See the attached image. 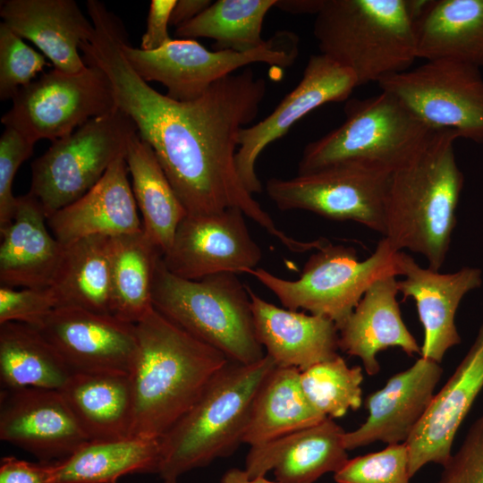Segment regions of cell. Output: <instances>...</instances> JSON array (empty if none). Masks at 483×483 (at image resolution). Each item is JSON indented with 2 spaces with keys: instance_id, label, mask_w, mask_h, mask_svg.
<instances>
[{
  "instance_id": "ac0fdd59",
  "label": "cell",
  "mask_w": 483,
  "mask_h": 483,
  "mask_svg": "<svg viewBox=\"0 0 483 483\" xmlns=\"http://www.w3.org/2000/svg\"><path fill=\"white\" fill-rule=\"evenodd\" d=\"M483 389V325L475 341L405 442L412 478L426 464L443 467L452 456L454 437Z\"/></svg>"
},
{
  "instance_id": "d6986e66",
  "label": "cell",
  "mask_w": 483,
  "mask_h": 483,
  "mask_svg": "<svg viewBox=\"0 0 483 483\" xmlns=\"http://www.w3.org/2000/svg\"><path fill=\"white\" fill-rule=\"evenodd\" d=\"M442 374L440 363L420 357L409 369L392 376L382 388L366 397L368 418L358 428L344 433L345 449L377 441L405 443L428 410Z\"/></svg>"
},
{
  "instance_id": "e575fe53",
  "label": "cell",
  "mask_w": 483,
  "mask_h": 483,
  "mask_svg": "<svg viewBox=\"0 0 483 483\" xmlns=\"http://www.w3.org/2000/svg\"><path fill=\"white\" fill-rule=\"evenodd\" d=\"M277 0H217L193 20L176 28L184 39L208 38L215 50L250 51L262 46L265 17Z\"/></svg>"
},
{
  "instance_id": "74e56055",
  "label": "cell",
  "mask_w": 483,
  "mask_h": 483,
  "mask_svg": "<svg viewBox=\"0 0 483 483\" xmlns=\"http://www.w3.org/2000/svg\"><path fill=\"white\" fill-rule=\"evenodd\" d=\"M47 64L45 55L28 46L5 23L0 24V99H13Z\"/></svg>"
},
{
  "instance_id": "52a82bcc",
  "label": "cell",
  "mask_w": 483,
  "mask_h": 483,
  "mask_svg": "<svg viewBox=\"0 0 483 483\" xmlns=\"http://www.w3.org/2000/svg\"><path fill=\"white\" fill-rule=\"evenodd\" d=\"M343 111L345 119L340 126L306 145L298 174L346 161L394 172L412 160L436 131L383 90L366 98L348 99Z\"/></svg>"
},
{
  "instance_id": "7c38bea8",
  "label": "cell",
  "mask_w": 483,
  "mask_h": 483,
  "mask_svg": "<svg viewBox=\"0 0 483 483\" xmlns=\"http://www.w3.org/2000/svg\"><path fill=\"white\" fill-rule=\"evenodd\" d=\"M12 100L2 123L34 144L65 137L116 107L108 77L95 65L77 73L54 68L21 89Z\"/></svg>"
},
{
  "instance_id": "e0dca14e",
  "label": "cell",
  "mask_w": 483,
  "mask_h": 483,
  "mask_svg": "<svg viewBox=\"0 0 483 483\" xmlns=\"http://www.w3.org/2000/svg\"><path fill=\"white\" fill-rule=\"evenodd\" d=\"M0 439L47 462L89 441L60 391L41 388L1 391Z\"/></svg>"
},
{
  "instance_id": "5b68a950",
  "label": "cell",
  "mask_w": 483,
  "mask_h": 483,
  "mask_svg": "<svg viewBox=\"0 0 483 483\" xmlns=\"http://www.w3.org/2000/svg\"><path fill=\"white\" fill-rule=\"evenodd\" d=\"M413 17L414 1L323 0L313 34L320 54L359 87L409 70L417 59Z\"/></svg>"
},
{
  "instance_id": "60d3db41",
  "label": "cell",
  "mask_w": 483,
  "mask_h": 483,
  "mask_svg": "<svg viewBox=\"0 0 483 483\" xmlns=\"http://www.w3.org/2000/svg\"><path fill=\"white\" fill-rule=\"evenodd\" d=\"M443 468L438 483H483V415Z\"/></svg>"
},
{
  "instance_id": "603a6c76",
  "label": "cell",
  "mask_w": 483,
  "mask_h": 483,
  "mask_svg": "<svg viewBox=\"0 0 483 483\" xmlns=\"http://www.w3.org/2000/svg\"><path fill=\"white\" fill-rule=\"evenodd\" d=\"M0 15L18 36L40 49L55 69L67 73L86 69L80 47L93 37L95 29L75 1L4 0Z\"/></svg>"
},
{
  "instance_id": "ab89813d",
  "label": "cell",
  "mask_w": 483,
  "mask_h": 483,
  "mask_svg": "<svg viewBox=\"0 0 483 483\" xmlns=\"http://www.w3.org/2000/svg\"><path fill=\"white\" fill-rule=\"evenodd\" d=\"M34 145L14 129L4 127L0 138V229L13 219L17 207L13 179L21 165L32 155Z\"/></svg>"
},
{
  "instance_id": "f35d334b",
  "label": "cell",
  "mask_w": 483,
  "mask_h": 483,
  "mask_svg": "<svg viewBox=\"0 0 483 483\" xmlns=\"http://www.w3.org/2000/svg\"><path fill=\"white\" fill-rule=\"evenodd\" d=\"M59 307L51 287L15 289L0 285V324L19 322L38 328Z\"/></svg>"
},
{
  "instance_id": "484cf974",
  "label": "cell",
  "mask_w": 483,
  "mask_h": 483,
  "mask_svg": "<svg viewBox=\"0 0 483 483\" xmlns=\"http://www.w3.org/2000/svg\"><path fill=\"white\" fill-rule=\"evenodd\" d=\"M47 216L30 193L17 197L12 222L0 229V285L50 287L64 247L47 228Z\"/></svg>"
},
{
  "instance_id": "9a60e30c",
  "label": "cell",
  "mask_w": 483,
  "mask_h": 483,
  "mask_svg": "<svg viewBox=\"0 0 483 483\" xmlns=\"http://www.w3.org/2000/svg\"><path fill=\"white\" fill-rule=\"evenodd\" d=\"M357 87L351 71L322 54L310 55L298 85L270 114L240 133L236 166L246 189L251 194L262 191L256 162L267 145L285 135L292 125L314 109L347 100Z\"/></svg>"
},
{
  "instance_id": "7dc6e473",
  "label": "cell",
  "mask_w": 483,
  "mask_h": 483,
  "mask_svg": "<svg viewBox=\"0 0 483 483\" xmlns=\"http://www.w3.org/2000/svg\"><path fill=\"white\" fill-rule=\"evenodd\" d=\"M163 483H177V479H163Z\"/></svg>"
},
{
  "instance_id": "836d02e7",
  "label": "cell",
  "mask_w": 483,
  "mask_h": 483,
  "mask_svg": "<svg viewBox=\"0 0 483 483\" xmlns=\"http://www.w3.org/2000/svg\"><path fill=\"white\" fill-rule=\"evenodd\" d=\"M161 250L139 233L111 237V314L137 324L152 308V288Z\"/></svg>"
},
{
  "instance_id": "ba28073f",
  "label": "cell",
  "mask_w": 483,
  "mask_h": 483,
  "mask_svg": "<svg viewBox=\"0 0 483 483\" xmlns=\"http://www.w3.org/2000/svg\"><path fill=\"white\" fill-rule=\"evenodd\" d=\"M400 252L384 237L374 252L360 260L352 247L326 242L306 261L297 280H286L263 268L249 272L287 309H303L331 319L338 329L377 279L401 275Z\"/></svg>"
},
{
  "instance_id": "4316f807",
  "label": "cell",
  "mask_w": 483,
  "mask_h": 483,
  "mask_svg": "<svg viewBox=\"0 0 483 483\" xmlns=\"http://www.w3.org/2000/svg\"><path fill=\"white\" fill-rule=\"evenodd\" d=\"M417 58L483 69V0L414 1Z\"/></svg>"
},
{
  "instance_id": "f6af8a7d",
  "label": "cell",
  "mask_w": 483,
  "mask_h": 483,
  "mask_svg": "<svg viewBox=\"0 0 483 483\" xmlns=\"http://www.w3.org/2000/svg\"><path fill=\"white\" fill-rule=\"evenodd\" d=\"M322 4L323 0H277L275 6L292 13H314L316 15Z\"/></svg>"
},
{
  "instance_id": "4dcf8cb0",
  "label": "cell",
  "mask_w": 483,
  "mask_h": 483,
  "mask_svg": "<svg viewBox=\"0 0 483 483\" xmlns=\"http://www.w3.org/2000/svg\"><path fill=\"white\" fill-rule=\"evenodd\" d=\"M300 377L298 369L277 366L268 374L255 397L243 443L262 445L327 418L309 402Z\"/></svg>"
},
{
  "instance_id": "ee69618b",
  "label": "cell",
  "mask_w": 483,
  "mask_h": 483,
  "mask_svg": "<svg viewBox=\"0 0 483 483\" xmlns=\"http://www.w3.org/2000/svg\"><path fill=\"white\" fill-rule=\"evenodd\" d=\"M210 0H176L172 11L170 25L176 28L199 15L210 4Z\"/></svg>"
},
{
  "instance_id": "4fadbf2b",
  "label": "cell",
  "mask_w": 483,
  "mask_h": 483,
  "mask_svg": "<svg viewBox=\"0 0 483 483\" xmlns=\"http://www.w3.org/2000/svg\"><path fill=\"white\" fill-rule=\"evenodd\" d=\"M377 84L431 129L451 130L460 138L483 143L480 69L453 60H429Z\"/></svg>"
},
{
  "instance_id": "d590c367",
  "label": "cell",
  "mask_w": 483,
  "mask_h": 483,
  "mask_svg": "<svg viewBox=\"0 0 483 483\" xmlns=\"http://www.w3.org/2000/svg\"><path fill=\"white\" fill-rule=\"evenodd\" d=\"M360 366L350 368L340 355L301 371L302 390L315 409L327 418H341L362 404Z\"/></svg>"
},
{
  "instance_id": "d4e9b609",
  "label": "cell",
  "mask_w": 483,
  "mask_h": 483,
  "mask_svg": "<svg viewBox=\"0 0 483 483\" xmlns=\"http://www.w3.org/2000/svg\"><path fill=\"white\" fill-rule=\"evenodd\" d=\"M396 277L387 275L376 280L339 328V349L360 358L369 376L380 371L377 353L390 347H398L409 356L421 353L402 318Z\"/></svg>"
},
{
  "instance_id": "277c9868",
  "label": "cell",
  "mask_w": 483,
  "mask_h": 483,
  "mask_svg": "<svg viewBox=\"0 0 483 483\" xmlns=\"http://www.w3.org/2000/svg\"><path fill=\"white\" fill-rule=\"evenodd\" d=\"M276 367L266 356L254 363L229 360L190 410L159 439L163 479L231 455L243 443L257 393Z\"/></svg>"
},
{
  "instance_id": "bcb514c9",
  "label": "cell",
  "mask_w": 483,
  "mask_h": 483,
  "mask_svg": "<svg viewBox=\"0 0 483 483\" xmlns=\"http://www.w3.org/2000/svg\"><path fill=\"white\" fill-rule=\"evenodd\" d=\"M220 483H280L271 481L265 477L249 478L244 470L231 469L221 479Z\"/></svg>"
},
{
  "instance_id": "7a4b0ae2",
  "label": "cell",
  "mask_w": 483,
  "mask_h": 483,
  "mask_svg": "<svg viewBox=\"0 0 483 483\" xmlns=\"http://www.w3.org/2000/svg\"><path fill=\"white\" fill-rule=\"evenodd\" d=\"M138 348L130 373L131 436L160 439L230 360L154 307L135 324Z\"/></svg>"
},
{
  "instance_id": "7402d4cb",
  "label": "cell",
  "mask_w": 483,
  "mask_h": 483,
  "mask_svg": "<svg viewBox=\"0 0 483 483\" xmlns=\"http://www.w3.org/2000/svg\"><path fill=\"white\" fill-rule=\"evenodd\" d=\"M128 174L124 154L87 193L47 219L55 238L65 247L89 236L117 237L141 232Z\"/></svg>"
},
{
  "instance_id": "f1b7e54d",
  "label": "cell",
  "mask_w": 483,
  "mask_h": 483,
  "mask_svg": "<svg viewBox=\"0 0 483 483\" xmlns=\"http://www.w3.org/2000/svg\"><path fill=\"white\" fill-rule=\"evenodd\" d=\"M125 160L144 234L164 255L187 212L153 149L138 132L128 142Z\"/></svg>"
},
{
  "instance_id": "f546056e",
  "label": "cell",
  "mask_w": 483,
  "mask_h": 483,
  "mask_svg": "<svg viewBox=\"0 0 483 483\" xmlns=\"http://www.w3.org/2000/svg\"><path fill=\"white\" fill-rule=\"evenodd\" d=\"M159 439L127 436L89 440L64 460L55 462L52 483H116L132 473H159Z\"/></svg>"
},
{
  "instance_id": "5bb4252c",
  "label": "cell",
  "mask_w": 483,
  "mask_h": 483,
  "mask_svg": "<svg viewBox=\"0 0 483 483\" xmlns=\"http://www.w3.org/2000/svg\"><path fill=\"white\" fill-rule=\"evenodd\" d=\"M244 213L227 208L211 215H187L180 223L163 263L174 275L199 280L218 273H249L262 258Z\"/></svg>"
},
{
  "instance_id": "83f0119b",
  "label": "cell",
  "mask_w": 483,
  "mask_h": 483,
  "mask_svg": "<svg viewBox=\"0 0 483 483\" xmlns=\"http://www.w3.org/2000/svg\"><path fill=\"white\" fill-rule=\"evenodd\" d=\"M59 391L89 440L131 436L130 375L73 373Z\"/></svg>"
},
{
  "instance_id": "3957f363",
  "label": "cell",
  "mask_w": 483,
  "mask_h": 483,
  "mask_svg": "<svg viewBox=\"0 0 483 483\" xmlns=\"http://www.w3.org/2000/svg\"><path fill=\"white\" fill-rule=\"evenodd\" d=\"M451 130L436 131L425 148L391 174L385 199L384 237L396 251L422 255L428 267H442L456 225L463 186Z\"/></svg>"
},
{
  "instance_id": "6da1fadb",
  "label": "cell",
  "mask_w": 483,
  "mask_h": 483,
  "mask_svg": "<svg viewBox=\"0 0 483 483\" xmlns=\"http://www.w3.org/2000/svg\"><path fill=\"white\" fill-rule=\"evenodd\" d=\"M125 29L104 23L81 45L88 65L108 77L115 105L134 123L153 149L187 215L238 208L292 252L309 242L281 231L244 186L236 166L241 131L252 123L267 91L250 67L215 82L199 97L177 101L154 89L125 58Z\"/></svg>"
},
{
  "instance_id": "2e32d148",
  "label": "cell",
  "mask_w": 483,
  "mask_h": 483,
  "mask_svg": "<svg viewBox=\"0 0 483 483\" xmlns=\"http://www.w3.org/2000/svg\"><path fill=\"white\" fill-rule=\"evenodd\" d=\"M37 329L72 374L131 373L138 348L133 324L110 314L59 306Z\"/></svg>"
},
{
  "instance_id": "cb8c5ba5",
  "label": "cell",
  "mask_w": 483,
  "mask_h": 483,
  "mask_svg": "<svg viewBox=\"0 0 483 483\" xmlns=\"http://www.w3.org/2000/svg\"><path fill=\"white\" fill-rule=\"evenodd\" d=\"M246 286L257 338L277 367L304 371L339 355V329L331 319L279 308Z\"/></svg>"
},
{
  "instance_id": "d6a6232c",
  "label": "cell",
  "mask_w": 483,
  "mask_h": 483,
  "mask_svg": "<svg viewBox=\"0 0 483 483\" xmlns=\"http://www.w3.org/2000/svg\"><path fill=\"white\" fill-rule=\"evenodd\" d=\"M72 374L39 330L19 322L0 324V381L4 389L59 391Z\"/></svg>"
},
{
  "instance_id": "30bf717a",
  "label": "cell",
  "mask_w": 483,
  "mask_h": 483,
  "mask_svg": "<svg viewBox=\"0 0 483 483\" xmlns=\"http://www.w3.org/2000/svg\"><path fill=\"white\" fill-rule=\"evenodd\" d=\"M121 48L142 80L163 84L167 89L165 95L174 100L191 101L215 82L251 64L291 66L299 55V38L292 31H277L259 47L245 52L210 51L194 39L184 38L172 39L155 51H145L131 47L126 34Z\"/></svg>"
},
{
  "instance_id": "44dd1931",
  "label": "cell",
  "mask_w": 483,
  "mask_h": 483,
  "mask_svg": "<svg viewBox=\"0 0 483 483\" xmlns=\"http://www.w3.org/2000/svg\"><path fill=\"white\" fill-rule=\"evenodd\" d=\"M345 431L333 419L250 446L244 471L249 478L273 470L280 483H314L324 474L337 472L349 460Z\"/></svg>"
},
{
  "instance_id": "8fae6325",
  "label": "cell",
  "mask_w": 483,
  "mask_h": 483,
  "mask_svg": "<svg viewBox=\"0 0 483 483\" xmlns=\"http://www.w3.org/2000/svg\"><path fill=\"white\" fill-rule=\"evenodd\" d=\"M393 172L346 161L291 179L267 182L269 199L281 210L302 209L327 219L354 221L385 233V199Z\"/></svg>"
},
{
  "instance_id": "ffe728a7",
  "label": "cell",
  "mask_w": 483,
  "mask_h": 483,
  "mask_svg": "<svg viewBox=\"0 0 483 483\" xmlns=\"http://www.w3.org/2000/svg\"><path fill=\"white\" fill-rule=\"evenodd\" d=\"M401 275L397 280L403 299L411 298L424 328L420 357L441 363L445 352L461 343L455 314L464 295L482 283L479 268L462 267L441 274L420 267L411 256L400 252Z\"/></svg>"
},
{
  "instance_id": "1f68e13d",
  "label": "cell",
  "mask_w": 483,
  "mask_h": 483,
  "mask_svg": "<svg viewBox=\"0 0 483 483\" xmlns=\"http://www.w3.org/2000/svg\"><path fill=\"white\" fill-rule=\"evenodd\" d=\"M50 287L59 306L111 314V237L94 235L65 246Z\"/></svg>"
},
{
  "instance_id": "9c48e42d",
  "label": "cell",
  "mask_w": 483,
  "mask_h": 483,
  "mask_svg": "<svg viewBox=\"0 0 483 483\" xmlns=\"http://www.w3.org/2000/svg\"><path fill=\"white\" fill-rule=\"evenodd\" d=\"M135 133L132 120L116 106L52 141L31 164L29 191L40 203L47 219L94 187L113 162L125 154Z\"/></svg>"
},
{
  "instance_id": "8d00e7d4",
  "label": "cell",
  "mask_w": 483,
  "mask_h": 483,
  "mask_svg": "<svg viewBox=\"0 0 483 483\" xmlns=\"http://www.w3.org/2000/svg\"><path fill=\"white\" fill-rule=\"evenodd\" d=\"M411 479L405 443L349 459L334 474L336 483H410Z\"/></svg>"
},
{
  "instance_id": "7bdbcfd3",
  "label": "cell",
  "mask_w": 483,
  "mask_h": 483,
  "mask_svg": "<svg viewBox=\"0 0 483 483\" xmlns=\"http://www.w3.org/2000/svg\"><path fill=\"white\" fill-rule=\"evenodd\" d=\"M175 3L176 0H152L150 2L140 49L155 51L172 40L168 33V27Z\"/></svg>"
},
{
  "instance_id": "8992f818",
  "label": "cell",
  "mask_w": 483,
  "mask_h": 483,
  "mask_svg": "<svg viewBox=\"0 0 483 483\" xmlns=\"http://www.w3.org/2000/svg\"><path fill=\"white\" fill-rule=\"evenodd\" d=\"M162 258L152 288L156 310L232 361L251 364L266 356L256 335L247 286L236 274L187 280L170 273Z\"/></svg>"
},
{
  "instance_id": "b9f144b4",
  "label": "cell",
  "mask_w": 483,
  "mask_h": 483,
  "mask_svg": "<svg viewBox=\"0 0 483 483\" xmlns=\"http://www.w3.org/2000/svg\"><path fill=\"white\" fill-rule=\"evenodd\" d=\"M55 462H30L5 456L0 462V483H52Z\"/></svg>"
}]
</instances>
